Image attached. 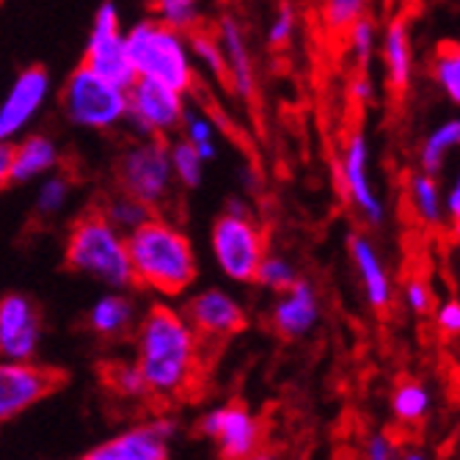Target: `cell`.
<instances>
[{
	"mask_svg": "<svg viewBox=\"0 0 460 460\" xmlns=\"http://www.w3.org/2000/svg\"><path fill=\"white\" fill-rule=\"evenodd\" d=\"M136 367L149 397L177 400L193 386L201 367V342L182 309L157 301L141 314L136 331Z\"/></svg>",
	"mask_w": 460,
	"mask_h": 460,
	"instance_id": "6da1fadb",
	"label": "cell"
},
{
	"mask_svg": "<svg viewBox=\"0 0 460 460\" xmlns=\"http://www.w3.org/2000/svg\"><path fill=\"white\" fill-rule=\"evenodd\" d=\"M133 284L160 298H180L199 279L196 245L185 226L165 213H152L128 232Z\"/></svg>",
	"mask_w": 460,
	"mask_h": 460,
	"instance_id": "7a4b0ae2",
	"label": "cell"
},
{
	"mask_svg": "<svg viewBox=\"0 0 460 460\" xmlns=\"http://www.w3.org/2000/svg\"><path fill=\"white\" fill-rule=\"evenodd\" d=\"M64 265L83 279L102 284L105 289L136 287L128 234L116 229L97 204L72 218L64 240Z\"/></svg>",
	"mask_w": 460,
	"mask_h": 460,
	"instance_id": "3957f363",
	"label": "cell"
},
{
	"mask_svg": "<svg viewBox=\"0 0 460 460\" xmlns=\"http://www.w3.org/2000/svg\"><path fill=\"white\" fill-rule=\"evenodd\" d=\"M128 56L136 77L165 83L182 94H190L199 80L188 33L155 17H144L128 28Z\"/></svg>",
	"mask_w": 460,
	"mask_h": 460,
	"instance_id": "277c9868",
	"label": "cell"
},
{
	"mask_svg": "<svg viewBox=\"0 0 460 460\" xmlns=\"http://www.w3.org/2000/svg\"><path fill=\"white\" fill-rule=\"evenodd\" d=\"M61 113L75 130L113 133L128 121V89L77 64L61 86Z\"/></svg>",
	"mask_w": 460,
	"mask_h": 460,
	"instance_id": "5b68a950",
	"label": "cell"
},
{
	"mask_svg": "<svg viewBox=\"0 0 460 460\" xmlns=\"http://www.w3.org/2000/svg\"><path fill=\"white\" fill-rule=\"evenodd\" d=\"M265 254L268 245L260 221L251 216L245 201L232 199L210 226V257L216 268L234 284H254Z\"/></svg>",
	"mask_w": 460,
	"mask_h": 460,
	"instance_id": "8992f818",
	"label": "cell"
},
{
	"mask_svg": "<svg viewBox=\"0 0 460 460\" xmlns=\"http://www.w3.org/2000/svg\"><path fill=\"white\" fill-rule=\"evenodd\" d=\"M113 182L119 190L144 201L149 210L163 213L177 190L169 141L136 136L113 160Z\"/></svg>",
	"mask_w": 460,
	"mask_h": 460,
	"instance_id": "52a82bcc",
	"label": "cell"
},
{
	"mask_svg": "<svg viewBox=\"0 0 460 460\" xmlns=\"http://www.w3.org/2000/svg\"><path fill=\"white\" fill-rule=\"evenodd\" d=\"M80 64L119 83L124 89L136 80V72L128 56V28L121 25V14L113 0H102L94 9Z\"/></svg>",
	"mask_w": 460,
	"mask_h": 460,
	"instance_id": "ba28073f",
	"label": "cell"
},
{
	"mask_svg": "<svg viewBox=\"0 0 460 460\" xmlns=\"http://www.w3.org/2000/svg\"><path fill=\"white\" fill-rule=\"evenodd\" d=\"M188 111V94L157 80L136 77L128 86V128L136 136L165 138L180 133L182 116Z\"/></svg>",
	"mask_w": 460,
	"mask_h": 460,
	"instance_id": "9c48e42d",
	"label": "cell"
},
{
	"mask_svg": "<svg viewBox=\"0 0 460 460\" xmlns=\"http://www.w3.org/2000/svg\"><path fill=\"white\" fill-rule=\"evenodd\" d=\"M66 384V372L33 361L0 358V428L48 400Z\"/></svg>",
	"mask_w": 460,
	"mask_h": 460,
	"instance_id": "30bf717a",
	"label": "cell"
},
{
	"mask_svg": "<svg viewBox=\"0 0 460 460\" xmlns=\"http://www.w3.org/2000/svg\"><path fill=\"white\" fill-rule=\"evenodd\" d=\"M53 94V77L45 66H25L14 75L0 97V144H12L28 133Z\"/></svg>",
	"mask_w": 460,
	"mask_h": 460,
	"instance_id": "8fae6325",
	"label": "cell"
},
{
	"mask_svg": "<svg viewBox=\"0 0 460 460\" xmlns=\"http://www.w3.org/2000/svg\"><path fill=\"white\" fill-rule=\"evenodd\" d=\"M182 314L190 323L199 342L232 340L248 323L243 304L221 287H207L193 292L182 306Z\"/></svg>",
	"mask_w": 460,
	"mask_h": 460,
	"instance_id": "7c38bea8",
	"label": "cell"
},
{
	"mask_svg": "<svg viewBox=\"0 0 460 460\" xmlns=\"http://www.w3.org/2000/svg\"><path fill=\"white\" fill-rule=\"evenodd\" d=\"M201 433L218 444L224 460H243L262 444V422L243 402H226L204 413Z\"/></svg>",
	"mask_w": 460,
	"mask_h": 460,
	"instance_id": "4fadbf2b",
	"label": "cell"
},
{
	"mask_svg": "<svg viewBox=\"0 0 460 460\" xmlns=\"http://www.w3.org/2000/svg\"><path fill=\"white\" fill-rule=\"evenodd\" d=\"M41 345V314L22 292L0 296V358L33 361Z\"/></svg>",
	"mask_w": 460,
	"mask_h": 460,
	"instance_id": "5bb4252c",
	"label": "cell"
},
{
	"mask_svg": "<svg viewBox=\"0 0 460 460\" xmlns=\"http://www.w3.org/2000/svg\"><path fill=\"white\" fill-rule=\"evenodd\" d=\"M174 430L172 420H155L102 441L80 460H169V441L174 438Z\"/></svg>",
	"mask_w": 460,
	"mask_h": 460,
	"instance_id": "9a60e30c",
	"label": "cell"
},
{
	"mask_svg": "<svg viewBox=\"0 0 460 460\" xmlns=\"http://www.w3.org/2000/svg\"><path fill=\"white\" fill-rule=\"evenodd\" d=\"M342 185L350 204L361 213L369 226L384 224V204L375 196L369 182V144L364 133H353L342 155Z\"/></svg>",
	"mask_w": 460,
	"mask_h": 460,
	"instance_id": "2e32d148",
	"label": "cell"
},
{
	"mask_svg": "<svg viewBox=\"0 0 460 460\" xmlns=\"http://www.w3.org/2000/svg\"><path fill=\"white\" fill-rule=\"evenodd\" d=\"M317 317H320L317 292L304 279H296L287 289H281L279 301L273 304V312H270V323L284 340H298L304 333H309Z\"/></svg>",
	"mask_w": 460,
	"mask_h": 460,
	"instance_id": "e0dca14e",
	"label": "cell"
},
{
	"mask_svg": "<svg viewBox=\"0 0 460 460\" xmlns=\"http://www.w3.org/2000/svg\"><path fill=\"white\" fill-rule=\"evenodd\" d=\"M216 36L224 50V61H226V83L240 100H251L257 89V72H254V56H251L240 20L232 14H224Z\"/></svg>",
	"mask_w": 460,
	"mask_h": 460,
	"instance_id": "ac0fdd59",
	"label": "cell"
},
{
	"mask_svg": "<svg viewBox=\"0 0 460 460\" xmlns=\"http://www.w3.org/2000/svg\"><path fill=\"white\" fill-rule=\"evenodd\" d=\"M61 165V146L50 133H25L12 141V185H31Z\"/></svg>",
	"mask_w": 460,
	"mask_h": 460,
	"instance_id": "d6986e66",
	"label": "cell"
},
{
	"mask_svg": "<svg viewBox=\"0 0 460 460\" xmlns=\"http://www.w3.org/2000/svg\"><path fill=\"white\" fill-rule=\"evenodd\" d=\"M348 251H350V260L358 270V279H361V287H364V296H367L369 306L375 312H386L392 304V281L386 276V268L378 257V251H375V245L364 234H350Z\"/></svg>",
	"mask_w": 460,
	"mask_h": 460,
	"instance_id": "ffe728a7",
	"label": "cell"
},
{
	"mask_svg": "<svg viewBox=\"0 0 460 460\" xmlns=\"http://www.w3.org/2000/svg\"><path fill=\"white\" fill-rule=\"evenodd\" d=\"M136 320V304L128 289H111L89 306V328L102 340H116L130 331Z\"/></svg>",
	"mask_w": 460,
	"mask_h": 460,
	"instance_id": "44dd1931",
	"label": "cell"
},
{
	"mask_svg": "<svg viewBox=\"0 0 460 460\" xmlns=\"http://www.w3.org/2000/svg\"><path fill=\"white\" fill-rule=\"evenodd\" d=\"M384 61H386V77L394 94H402L411 83V41L408 28L402 20H394L384 39Z\"/></svg>",
	"mask_w": 460,
	"mask_h": 460,
	"instance_id": "7402d4cb",
	"label": "cell"
},
{
	"mask_svg": "<svg viewBox=\"0 0 460 460\" xmlns=\"http://www.w3.org/2000/svg\"><path fill=\"white\" fill-rule=\"evenodd\" d=\"M72 193H75L72 177H66L64 172L56 169L53 174L39 180L36 193H33V213L41 221H53V218L64 216L69 201H72Z\"/></svg>",
	"mask_w": 460,
	"mask_h": 460,
	"instance_id": "603a6c76",
	"label": "cell"
},
{
	"mask_svg": "<svg viewBox=\"0 0 460 460\" xmlns=\"http://www.w3.org/2000/svg\"><path fill=\"white\" fill-rule=\"evenodd\" d=\"M180 138H185L204 163H213L218 157V124L207 111L188 105L180 124Z\"/></svg>",
	"mask_w": 460,
	"mask_h": 460,
	"instance_id": "cb8c5ba5",
	"label": "cell"
},
{
	"mask_svg": "<svg viewBox=\"0 0 460 460\" xmlns=\"http://www.w3.org/2000/svg\"><path fill=\"white\" fill-rule=\"evenodd\" d=\"M100 210H102V216L116 226V229H121L124 234L128 232H133L136 226H141L155 210H149V207L144 204V201H138L136 196H130V193H124V190H113V193H108L100 204Z\"/></svg>",
	"mask_w": 460,
	"mask_h": 460,
	"instance_id": "d4e9b609",
	"label": "cell"
},
{
	"mask_svg": "<svg viewBox=\"0 0 460 460\" xmlns=\"http://www.w3.org/2000/svg\"><path fill=\"white\" fill-rule=\"evenodd\" d=\"M188 41H190V56H193L196 69H201L216 83H226V61H224V50L218 45V36L196 28L188 33Z\"/></svg>",
	"mask_w": 460,
	"mask_h": 460,
	"instance_id": "484cf974",
	"label": "cell"
},
{
	"mask_svg": "<svg viewBox=\"0 0 460 460\" xmlns=\"http://www.w3.org/2000/svg\"><path fill=\"white\" fill-rule=\"evenodd\" d=\"M169 157H172V172L177 180V188L182 190H196L204 182L207 163L199 157V152L185 141V138H169Z\"/></svg>",
	"mask_w": 460,
	"mask_h": 460,
	"instance_id": "4316f807",
	"label": "cell"
},
{
	"mask_svg": "<svg viewBox=\"0 0 460 460\" xmlns=\"http://www.w3.org/2000/svg\"><path fill=\"white\" fill-rule=\"evenodd\" d=\"M433 77L441 92L460 105V41H438L433 53Z\"/></svg>",
	"mask_w": 460,
	"mask_h": 460,
	"instance_id": "83f0119b",
	"label": "cell"
},
{
	"mask_svg": "<svg viewBox=\"0 0 460 460\" xmlns=\"http://www.w3.org/2000/svg\"><path fill=\"white\" fill-rule=\"evenodd\" d=\"M430 411V392L425 384L420 381H402L394 392H392V413L402 425H413L420 422L422 416H428Z\"/></svg>",
	"mask_w": 460,
	"mask_h": 460,
	"instance_id": "f1b7e54d",
	"label": "cell"
},
{
	"mask_svg": "<svg viewBox=\"0 0 460 460\" xmlns=\"http://www.w3.org/2000/svg\"><path fill=\"white\" fill-rule=\"evenodd\" d=\"M149 17L182 33L196 31L201 22V0H149Z\"/></svg>",
	"mask_w": 460,
	"mask_h": 460,
	"instance_id": "f546056e",
	"label": "cell"
},
{
	"mask_svg": "<svg viewBox=\"0 0 460 460\" xmlns=\"http://www.w3.org/2000/svg\"><path fill=\"white\" fill-rule=\"evenodd\" d=\"M452 146H460V119H452V121L441 124V128L425 141V146H422V165H425L428 174H436L441 169V160H444V155Z\"/></svg>",
	"mask_w": 460,
	"mask_h": 460,
	"instance_id": "4dcf8cb0",
	"label": "cell"
},
{
	"mask_svg": "<svg viewBox=\"0 0 460 460\" xmlns=\"http://www.w3.org/2000/svg\"><path fill=\"white\" fill-rule=\"evenodd\" d=\"M105 384L119 394V397H149L146 394V384L141 378V372L136 367V361H116L105 369Z\"/></svg>",
	"mask_w": 460,
	"mask_h": 460,
	"instance_id": "1f68e13d",
	"label": "cell"
},
{
	"mask_svg": "<svg viewBox=\"0 0 460 460\" xmlns=\"http://www.w3.org/2000/svg\"><path fill=\"white\" fill-rule=\"evenodd\" d=\"M296 279H298V273H296V268H292V262L284 260L281 254H270V251H268V254L262 257V262H260V268H257L254 284L268 287L273 292H281Z\"/></svg>",
	"mask_w": 460,
	"mask_h": 460,
	"instance_id": "d6a6232c",
	"label": "cell"
},
{
	"mask_svg": "<svg viewBox=\"0 0 460 460\" xmlns=\"http://www.w3.org/2000/svg\"><path fill=\"white\" fill-rule=\"evenodd\" d=\"M411 196H413V207H416V213H420L422 221L436 224L441 218V196H438V188H436L430 174H416L413 177Z\"/></svg>",
	"mask_w": 460,
	"mask_h": 460,
	"instance_id": "836d02e7",
	"label": "cell"
},
{
	"mask_svg": "<svg viewBox=\"0 0 460 460\" xmlns=\"http://www.w3.org/2000/svg\"><path fill=\"white\" fill-rule=\"evenodd\" d=\"M367 12V0H325L323 17L333 33H345Z\"/></svg>",
	"mask_w": 460,
	"mask_h": 460,
	"instance_id": "e575fe53",
	"label": "cell"
},
{
	"mask_svg": "<svg viewBox=\"0 0 460 460\" xmlns=\"http://www.w3.org/2000/svg\"><path fill=\"white\" fill-rule=\"evenodd\" d=\"M296 25H298L296 9H292L289 4H284V6L273 14V20H270V25H268V41H270V45H273L276 50H281L284 45H289L292 36H296Z\"/></svg>",
	"mask_w": 460,
	"mask_h": 460,
	"instance_id": "d590c367",
	"label": "cell"
},
{
	"mask_svg": "<svg viewBox=\"0 0 460 460\" xmlns=\"http://www.w3.org/2000/svg\"><path fill=\"white\" fill-rule=\"evenodd\" d=\"M348 36H350V50H353V56L364 66L372 58V53H375V25L367 17H361V20H356L348 28Z\"/></svg>",
	"mask_w": 460,
	"mask_h": 460,
	"instance_id": "8d00e7d4",
	"label": "cell"
},
{
	"mask_svg": "<svg viewBox=\"0 0 460 460\" xmlns=\"http://www.w3.org/2000/svg\"><path fill=\"white\" fill-rule=\"evenodd\" d=\"M405 304H408L411 312H416V314H428V312L433 309V296H430L428 284L420 281V279L408 281V287H405Z\"/></svg>",
	"mask_w": 460,
	"mask_h": 460,
	"instance_id": "74e56055",
	"label": "cell"
},
{
	"mask_svg": "<svg viewBox=\"0 0 460 460\" xmlns=\"http://www.w3.org/2000/svg\"><path fill=\"white\" fill-rule=\"evenodd\" d=\"M436 323L444 333L449 337H457L460 333V301H447L438 312H436Z\"/></svg>",
	"mask_w": 460,
	"mask_h": 460,
	"instance_id": "f35d334b",
	"label": "cell"
},
{
	"mask_svg": "<svg viewBox=\"0 0 460 460\" xmlns=\"http://www.w3.org/2000/svg\"><path fill=\"white\" fill-rule=\"evenodd\" d=\"M397 449L394 441L386 433H375L367 444V460H394Z\"/></svg>",
	"mask_w": 460,
	"mask_h": 460,
	"instance_id": "ab89813d",
	"label": "cell"
},
{
	"mask_svg": "<svg viewBox=\"0 0 460 460\" xmlns=\"http://www.w3.org/2000/svg\"><path fill=\"white\" fill-rule=\"evenodd\" d=\"M12 185V144H0V190Z\"/></svg>",
	"mask_w": 460,
	"mask_h": 460,
	"instance_id": "60d3db41",
	"label": "cell"
},
{
	"mask_svg": "<svg viewBox=\"0 0 460 460\" xmlns=\"http://www.w3.org/2000/svg\"><path fill=\"white\" fill-rule=\"evenodd\" d=\"M447 207H449V216L460 224V177L455 182V188L449 190V199H447Z\"/></svg>",
	"mask_w": 460,
	"mask_h": 460,
	"instance_id": "b9f144b4",
	"label": "cell"
},
{
	"mask_svg": "<svg viewBox=\"0 0 460 460\" xmlns=\"http://www.w3.org/2000/svg\"><path fill=\"white\" fill-rule=\"evenodd\" d=\"M353 97H356V100H369V97H372V83H369L367 75H361V77L353 83Z\"/></svg>",
	"mask_w": 460,
	"mask_h": 460,
	"instance_id": "7bdbcfd3",
	"label": "cell"
},
{
	"mask_svg": "<svg viewBox=\"0 0 460 460\" xmlns=\"http://www.w3.org/2000/svg\"><path fill=\"white\" fill-rule=\"evenodd\" d=\"M400 460H428V455H425V452H420V449H411V452H405Z\"/></svg>",
	"mask_w": 460,
	"mask_h": 460,
	"instance_id": "ee69618b",
	"label": "cell"
},
{
	"mask_svg": "<svg viewBox=\"0 0 460 460\" xmlns=\"http://www.w3.org/2000/svg\"><path fill=\"white\" fill-rule=\"evenodd\" d=\"M243 460H273V455H268V452L257 449L254 455H248V457H243Z\"/></svg>",
	"mask_w": 460,
	"mask_h": 460,
	"instance_id": "f6af8a7d",
	"label": "cell"
}]
</instances>
